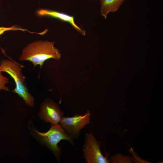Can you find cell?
Segmentation results:
<instances>
[{"label": "cell", "instance_id": "1", "mask_svg": "<svg viewBox=\"0 0 163 163\" xmlns=\"http://www.w3.org/2000/svg\"><path fill=\"white\" fill-rule=\"evenodd\" d=\"M55 42L38 40L30 43L23 49L19 57L20 61L31 62L34 67L39 65L41 68L44 62L50 59L59 60L61 54L54 46Z\"/></svg>", "mask_w": 163, "mask_h": 163}, {"label": "cell", "instance_id": "3", "mask_svg": "<svg viewBox=\"0 0 163 163\" xmlns=\"http://www.w3.org/2000/svg\"><path fill=\"white\" fill-rule=\"evenodd\" d=\"M23 67L14 60L9 59H2L0 63V70L8 73L14 80L16 86L12 91L22 98L28 106L33 107L35 106L34 98L29 92L26 85V78L22 72Z\"/></svg>", "mask_w": 163, "mask_h": 163}, {"label": "cell", "instance_id": "7", "mask_svg": "<svg viewBox=\"0 0 163 163\" xmlns=\"http://www.w3.org/2000/svg\"><path fill=\"white\" fill-rule=\"evenodd\" d=\"M38 15L40 16H48L54 17L62 21L69 23L77 30L83 35H85V33L75 23L74 18L65 13L51 10L46 9H40L37 12Z\"/></svg>", "mask_w": 163, "mask_h": 163}, {"label": "cell", "instance_id": "5", "mask_svg": "<svg viewBox=\"0 0 163 163\" xmlns=\"http://www.w3.org/2000/svg\"><path fill=\"white\" fill-rule=\"evenodd\" d=\"M64 115L58 104L50 98L45 99L41 103L38 113L40 119L51 125L60 123Z\"/></svg>", "mask_w": 163, "mask_h": 163}, {"label": "cell", "instance_id": "11", "mask_svg": "<svg viewBox=\"0 0 163 163\" xmlns=\"http://www.w3.org/2000/svg\"><path fill=\"white\" fill-rule=\"evenodd\" d=\"M21 30L25 31L27 30L24 29L19 28L15 26H13L10 27H0V35L5 31L10 30Z\"/></svg>", "mask_w": 163, "mask_h": 163}, {"label": "cell", "instance_id": "6", "mask_svg": "<svg viewBox=\"0 0 163 163\" xmlns=\"http://www.w3.org/2000/svg\"><path fill=\"white\" fill-rule=\"evenodd\" d=\"M90 111L87 110L83 115L76 114L72 117H63L60 124L73 138H77L80 131L90 123Z\"/></svg>", "mask_w": 163, "mask_h": 163}, {"label": "cell", "instance_id": "10", "mask_svg": "<svg viewBox=\"0 0 163 163\" xmlns=\"http://www.w3.org/2000/svg\"><path fill=\"white\" fill-rule=\"evenodd\" d=\"M2 72L0 70V90H4L6 91H9V88L6 86V84L9 82V78L3 75Z\"/></svg>", "mask_w": 163, "mask_h": 163}, {"label": "cell", "instance_id": "8", "mask_svg": "<svg viewBox=\"0 0 163 163\" xmlns=\"http://www.w3.org/2000/svg\"><path fill=\"white\" fill-rule=\"evenodd\" d=\"M100 13L105 19L110 12H114L120 9L126 0H99Z\"/></svg>", "mask_w": 163, "mask_h": 163}, {"label": "cell", "instance_id": "4", "mask_svg": "<svg viewBox=\"0 0 163 163\" xmlns=\"http://www.w3.org/2000/svg\"><path fill=\"white\" fill-rule=\"evenodd\" d=\"M101 143L91 133H87L82 151L87 163H109L110 160L104 156L100 149Z\"/></svg>", "mask_w": 163, "mask_h": 163}, {"label": "cell", "instance_id": "9", "mask_svg": "<svg viewBox=\"0 0 163 163\" xmlns=\"http://www.w3.org/2000/svg\"><path fill=\"white\" fill-rule=\"evenodd\" d=\"M110 163H131L130 156H126L118 153L111 156L110 159Z\"/></svg>", "mask_w": 163, "mask_h": 163}, {"label": "cell", "instance_id": "2", "mask_svg": "<svg viewBox=\"0 0 163 163\" xmlns=\"http://www.w3.org/2000/svg\"><path fill=\"white\" fill-rule=\"evenodd\" d=\"M28 127L31 135L40 144L52 152L58 162L60 161L62 152L61 149L58 145L60 141L62 140H67L74 145V138L60 123L51 125L50 129L45 133H41L37 130L31 120L28 123Z\"/></svg>", "mask_w": 163, "mask_h": 163}]
</instances>
